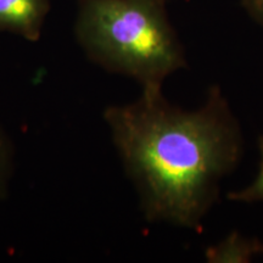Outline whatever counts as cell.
<instances>
[{"mask_svg":"<svg viewBox=\"0 0 263 263\" xmlns=\"http://www.w3.org/2000/svg\"><path fill=\"white\" fill-rule=\"evenodd\" d=\"M241 5L256 22L263 26V0H241Z\"/></svg>","mask_w":263,"mask_h":263,"instance_id":"52a82bcc","label":"cell"},{"mask_svg":"<svg viewBox=\"0 0 263 263\" xmlns=\"http://www.w3.org/2000/svg\"><path fill=\"white\" fill-rule=\"evenodd\" d=\"M104 120L147 221L200 228L242 153L221 89L213 85L193 111L171 104L162 88L141 89L133 103L107 107Z\"/></svg>","mask_w":263,"mask_h":263,"instance_id":"6da1fadb","label":"cell"},{"mask_svg":"<svg viewBox=\"0 0 263 263\" xmlns=\"http://www.w3.org/2000/svg\"><path fill=\"white\" fill-rule=\"evenodd\" d=\"M259 255H263V242L233 232L221 242L207 250L206 259L212 263H245Z\"/></svg>","mask_w":263,"mask_h":263,"instance_id":"277c9868","label":"cell"},{"mask_svg":"<svg viewBox=\"0 0 263 263\" xmlns=\"http://www.w3.org/2000/svg\"><path fill=\"white\" fill-rule=\"evenodd\" d=\"M14 146L0 126V201L6 196L14 173Z\"/></svg>","mask_w":263,"mask_h":263,"instance_id":"5b68a950","label":"cell"},{"mask_svg":"<svg viewBox=\"0 0 263 263\" xmlns=\"http://www.w3.org/2000/svg\"><path fill=\"white\" fill-rule=\"evenodd\" d=\"M259 154H261V163L257 176L254 182L246 188L233 192L228 195V199L238 202H263V136L258 140Z\"/></svg>","mask_w":263,"mask_h":263,"instance_id":"8992f818","label":"cell"},{"mask_svg":"<svg viewBox=\"0 0 263 263\" xmlns=\"http://www.w3.org/2000/svg\"><path fill=\"white\" fill-rule=\"evenodd\" d=\"M167 2H168V0H167Z\"/></svg>","mask_w":263,"mask_h":263,"instance_id":"ba28073f","label":"cell"},{"mask_svg":"<svg viewBox=\"0 0 263 263\" xmlns=\"http://www.w3.org/2000/svg\"><path fill=\"white\" fill-rule=\"evenodd\" d=\"M167 0H78L74 37L89 60L137 81L141 89L162 88L186 66L166 11Z\"/></svg>","mask_w":263,"mask_h":263,"instance_id":"7a4b0ae2","label":"cell"},{"mask_svg":"<svg viewBox=\"0 0 263 263\" xmlns=\"http://www.w3.org/2000/svg\"><path fill=\"white\" fill-rule=\"evenodd\" d=\"M50 12V0H0V31L37 42Z\"/></svg>","mask_w":263,"mask_h":263,"instance_id":"3957f363","label":"cell"}]
</instances>
